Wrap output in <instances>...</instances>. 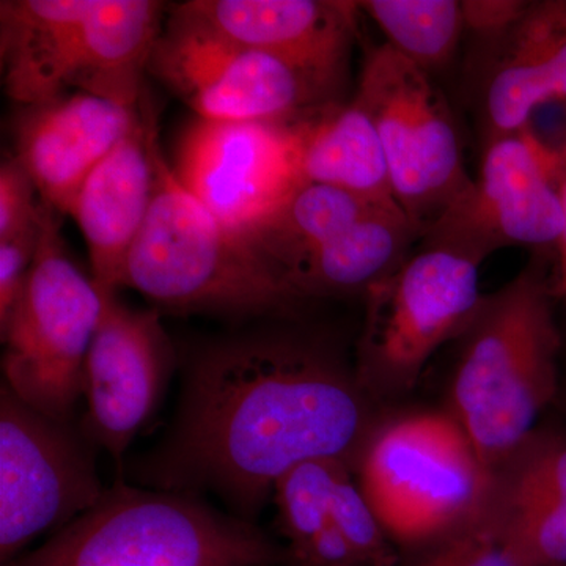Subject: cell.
<instances>
[{"label": "cell", "mask_w": 566, "mask_h": 566, "mask_svg": "<svg viewBox=\"0 0 566 566\" xmlns=\"http://www.w3.org/2000/svg\"><path fill=\"white\" fill-rule=\"evenodd\" d=\"M553 279L532 260L494 293L482 294L458 335L447 409L480 460L494 469L557 405L558 333Z\"/></svg>", "instance_id": "7a4b0ae2"}, {"label": "cell", "mask_w": 566, "mask_h": 566, "mask_svg": "<svg viewBox=\"0 0 566 566\" xmlns=\"http://www.w3.org/2000/svg\"><path fill=\"white\" fill-rule=\"evenodd\" d=\"M92 442L0 387V564L33 538L69 526L103 497Z\"/></svg>", "instance_id": "30bf717a"}, {"label": "cell", "mask_w": 566, "mask_h": 566, "mask_svg": "<svg viewBox=\"0 0 566 566\" xmlns=\"http://www.w3.org/2000/svg\"><path fill=\"white\" fill-rule=\"evenodd\" d=\"M564 566H566V565H564Z\"/></svg>", "instance_id": "d6a6232c"}, {"label": "cell", "mask_w": 566, "mask_h": 566, "mask_svg": "<svg viewBox=\"0 0 566 566\" xmlns=\"http://www.w3.org/2000/svg\"><path fill=\"white\" fill-rule=\"evenodd\" d=\"M163 11L155 0H96L77 39L69 88L139 106L145 70L164 31Z\"/></svg>", "instance_id": "ffe728a7"}, {"label": "cell", "mask_w": 566, "mask_h": 566, "mask_svg": "<svg viewBox=\"0 0 566 566\" xmlns=\"http://www.w3.org/2000/svg\"><path fill=\"white\" fill-rule=\"evenodd\" d=\"M348 468L346 461L319 458L294 465L275 483L279 527L289 551L307 545L329 523L335 483Z\"/></svg>", "instance_id": "603a6c76"}, {"label": "cell", "mask_w": 566, "mask_h": 566, "mask_svg": "<svg viewBox=\"0 0 566 566\" xmlns=\"http://www.w3.org/2000/svg\"><path fill=\"white\" fill-rule=\"evenodd\" d=\"M96 0H2L0 61L7 95L20 106L69 91L82 25Z\"/></svg>", "instance_id": "d6986e66"}, {"label": "cell", "mask_w": 566, "mask_h": 566, "mask_svg": "<svg viewBox=\"0 0 566 566\" xmlns=\"http://www.w3.org/2000/svg\"><path fill=\"white\" fill-rule=\"evenodd\" d=\"M357 11V2L333 0H191L174 13L230 43L290 63L338 98Z\"/></svg>", "instance_id": "5bb4252c"}, {"label": "cell", "mask_w": 566, "mask_h": 566, "mask_svg": "<svg viewBox=\"0 0 566 566\" xmlns=\"http://www.w3.org/2000/svg\"><path fill=\"white\" fill-rule=\"evenodd\" d=\"M43 212V211H41ZM40 226L0 241V329L20 300L39 248Z\"/></svg>", "instance_id": "4316f807"}, {"label": "cell", "mask_w": 566, "mask_h": 566, "mask_svg": "<svg viewBox=\"0 0 566 566\" xmlns=\"http://www.w3.org/2000/svg\"><path fill=\"white\" fill-rule=\"evenodd\" d=\"M486 44L479 87L485 144L521 132L545 104L566 102V0L528 2L520 21Z\"/></svg>", "instance_id": "ac0fdd59"}, {"label": "cell", "mask_w": 566, "mask_h": 566, "mask_svg": "<svg viewBox=\"0 0 566 566\" xmlns=\"http://www.w3.org/2000/svg\"><path fill=\"white\" fill-rule=\"evenodd\" d=\"M39 189L17 156L0 166V241L39 226L41 221Z\"/></svg>", "instance_id": "484cf974"}, {"label": "cell", "mask_w": 566, "mask_h": 566, "mask_svg": "<svg viewBox=\"0 0 566 566\" xmlns=\"http://www.w3.org/2000/svg\"><path fill=\"white\" fill-rule=\"evenodd\" d=\"M140 117V104L128 107L91 93H63L22 106L14 125V156L31 175L41 202L71 214L88 175Z\"/></svg>", "instance_id": "9a60e30c"}, {"label": "cell", "mask_w": 566, "mask_h": 566, "mask_svg": "<svg viewBox=\"0 0 566 566\" xmlns=\"http://www.w3.org/2000/svg\"><path fill=\"white\" fill-rule=\"evenodd\" d=\"M354 98L381 139L395 200L423 238L472 182L449 104L387 43L368 52Z\"/></svg>", "instance_id": "ba28073f"}, {"label": "cell", "mask_w": 566, "mask_h": 566, "mask_svg": "<svg viewBox=\"0 0 566 566\" xmlns=\"http://www.w3.org/2000/svg\"><path fill=\"white\" fill-rule=\"evenodd\" d=\"M480 264L453 249L419 243L365 292L354 370L374 403L411 392L431 357L463 333L482 300Z\"/></svg>", "instance_id": "52a82bcc"}, {"label": "cell", "mask_w": 566, "mask_h": 566, "mask_svg": "<svg viewBox=\"0 0 566 566\" xmlns=\"http://www.w3.org/2000/svg\"><path fill=\"white\" fill-rule=\"evenodd\" d=\"M566 164L521 129L488 142L479 177L423 234L479 263L504 248H556L564 234Z\"/></svg>", "instance_id": "8fae6325"}, {"label": "cell", "mask_w": 566, "mask_h": 566, "mask_svg": "<svg viewBox=\"0 0 566 566\" xmlns=\"http://www.w3.org/2000/svg\"><path fill=\"white\" fill-rule=\"evenodd\" d=\"M357 6L381 29L390 48L430 76L455 57L464 32L458 0H365Z\"/></svg>", "instance_id": "7402d4cb"}, {"label": "cell", "mask_w": 566, "mask_h": 566, "mask_svg": "<svg viewBox=\"0 0 566 566\" xmlns=\"http://www.w3.org/2000/svg\"><path fill=\"white\" fill-rule=\"evenodd\" d=\"M133 129L88 175L71 214L91 256L93 281L103 292L123 286L125 264L155 196V115L145 98Z\"/></svg>", "instance_id": "e0dca14e"}, {"label": "cell", "mask_w": 566, "mask_h": 566, "mask_svg": "<svg viewBox=\"0 0 566 566\" xmlns=\"http://www.w3.org/2000/svg\"><path fill=\"white\" fill-rule=\"evenodd\" d=\"M331 521L346 536L367 566H400V551L389 538L370 502L345 469L335 483Z\"/></svg>", "instance_id": "d4e9b609"}, {"label": "cell", "mask_w": 566, "mask_h": 566, "mask_svg": "<svg viewBox=\"0 0 566 566\" xmlns=\"http://www.w3.org/2000/svg\"><path fill=\"white\" fill-rule=\"evenodd\" d=\"M354 367L290 333L222 338L193 354L177 419L134 476L158 491L211 493L255 523L283 474L304 461L354 465L374 419Z\"/></svg>", "instance_id": "6da1fadb"}, {"label": "cell", "mask_w": 566, "mask_h": 566, "mask_svg": "<svg viewBox=\"0 0 566 566\" xmlns=\"http://www.w3.org/2000/svg\"><path fill=\"white\" fill-rule=\"evenodd\" d=\"M103 305V290L66 252L59 212L43 203L35 260L0 329L3 382L41 415L71 422Z\"/></svg>", "instance_id": "8992f818"}, {"label": "cell", "mask_w": 566, "mask_h": 566, "mask_svg": "<svg viewBox=\"0 0 566 566\" xmlns=\"http://www.w3.org/2000/svg\"><path fill=\"white\" fill-rule=\"evenodd\" d=\"M353 471L400 553L479 516L493 480L471 439L447 411L376 420Z\"/></svg>", "instance_id": "5b68a950"}, {"label": "cell", "mask_w": 566, "mask_h": 566, "mask_svg": "<svg viewBox=\"0 0 566 566\" xmlns=\"http://www.w3.org/2000/svg\"><path fill=\"white\" fill-rule=\"evenodd\" d=\"M289 547L197 495L117 483L6 566H285Z\"/></svg>", "instance_id": "277c9868"}, {"label": "cell", "mask_w": 566, "mask_h": 566, "mask_svg": "<svg viewBox=\"0 0 566 566\" xmlns=\"http://www.w3.org/2000/svg\"><path fill=\"white\" fill-rule=\"evenodd\" d=\"M172 169L178 181L245 243L303 185L293 123L196 117L181 134Z\"/></svg>", "instance_id": "7c38bea8"}, {"label": "cell", "mask_w": 566, "mask_h": 566, "mask_svg": "<svg viewBox=\"0 0 566 566\" xmlns=\"http://www.w3.org/2000/svg\"><path fill=\"white\" fill-rule=\"evenodd\" d=\"M562 205H564L565 227L560 243L557 245V270L553 277V293L556 300L566 297V167L560 182Z\"/></svg>", "instance_id": "f546056e"}, {"label": "cell", "mask_w": 566, "mask_h": 566, "mask_svg": "<svg viewBox=\"0 0 566 566\" xmlns=\"http://www.w3.org/2000/svg\"><path fill=\"white\" fill-rule=\"evenodd\" d=\"M148 70L205 120L290 125L340 102L290 63L172 13Z\"/></svg>", "instance_id": "9c48e42d"}, {"label": "cell", "mask_w": 566, "mask_h": 566, "mask_svg": "<svg viewBox=\"0 0 566 566\" xmlns=\"http://www.w3.org/2000/svg\"><path fill=\"white\" fill-rule=\"evenodd\" d=\"M400 566H521L483 512L449 534L401 551Z\"/></svg>", "instance_id": "cb8c5ba5"}, {"label": "cell", "mask_w": 566, "mask_h": 566, "mask_svg": "<svg viewBox=\"0 0 566 566\" xmlns=\"http://www.w3.org/2000/svg\"><path fill=\"white\" fill-rule=\"evenodd\" d=\"M527 6L528 2L521 0H463L464 32L491 43L520 21Z\"/></svg>", "instance_id": "83f0119b"}, {"label": "cell", "mask_w": 566, "mask_h": 566, "mask_svg": "<svg viewBox=\"0 0 566 566\" xmlns=\"http://www.w3.org/2000/svg\"><path fill=\"white\" fill-rule=\"evenodd\" d=\"M289 553L290 565L367 566L352 543L331 520L307 545Z\"/></svg>", "instance_id": "f1b7e54d"}, {"label": "cell", "mask_w": 566, "mask_h": 566, "mask_svg": "<svg viewBox=\"0 0 566 566\" xmlns=\"http://www.w3.org/2000/svg\"><path fill=\"white\" fill-rule=\"evenodd\" d=\"M155 166V196L126 259L123 286L180 314H296L305 301L178 181L158 140Z\"/></svg>", "instance_id": "3957f363"}, {"label": "cell", "mask_w": 566, "mask_h": 566, "mask_svg": "<svg viewBox=\"0 0 566 566\" xmlns=\"http://www.w3.org/2000/svg\"><path fill=\"white\" fill-rule=\"evenodd\" d=\"M557 406L560 408V411L564 412L566 419V386H562V392L560 397H558Z\"/></svg>", "instance_id": "4dcf8cb0"}, {"label": "cell", "mask_w": 566, "mask_h": 566, "mask_svg": "<svg viewBox=\"0 0 566 566\" xmlns=\"http://www.w3.org/2000/svg\"><path fill=\"white\" fill-rule=\"evenodd\" d=\"M491 475L486 513L513 557L566 565V427L539 423Z\"/></svg>", "instance_id": "2e32d148"}, {"label": "cell", "mask_w": 566, "mask_h": 566, "mask_svg": "<svg viewBox=\"0 0 566 566\" xmlns=\"http://www.w3.org/2000/svg\"><path fill=\"white\" fill-rule=\"evenodd\" d=\"M175 364L159 315L104 292L98 329L82 376L87 415L81 430L120 464L163 398Z\"/></svg>", "instance_id": "4fadbf2b"}, {"label": "cell", "mask_w": 566, "mask_h": 566, "mask_svg": "<svg viewBox=\"0 0 566 566\" xmlns=\"http://www.w3.org/2000/svg\"><path fill=\"white\" fill-rule=\"evenodd\" d=\"M301 181L331 186L374 202H397L381 139L353 98L293 123Z\"/></svg>", "instance_id": "44dd1931"}, {"label": "cell", "mask_w": 566, "mask_h": 566, "mask_svg": "<svg viewBox=\"0 0 566 566\" xmlns=\"http://www.w3.org/2000/svg\"><path fill=\"white\" fill-rule=\"evenodd\" d=\"M285 566H297V565H285Z\"/></svg>", "instance_id": "1f68e13d"}]
</instances>
